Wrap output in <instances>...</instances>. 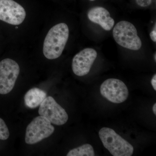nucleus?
Listing matches in <instances>:
<instances>
[{"instance_id": "obj_1", "label": "nucleus", "mask_w": 156, "mask_h": 156, "mask_svg": "<svg viewBox=\"0 0 156 156\" xmlns=\"http://www.w3.org/2000/svg\"><path fill=\"white\" fill-rule=\"evenodd\" d=\"M69 36L67 24L62 23L50 29L45 37L43 45V53L49 59L58 58L65 48Z\"/></svg>"}, {"instance_id": "obj_2", "label": "nucleus", "mask_w": 156, "mask_h": 156, "mask_svg": "<svg viewBox=\"0 0 156 156\" xmlns=\"http://www.w3.org/2000/svg\"><path fill=\"white\" fill-rule=\"evenodd\" d=\"M104 146L114 156H131L134 147L111 128L104 127L98 132Z\"/></svg>"}, {"instance_id": "obj_3", "label": "nucleus", "mask_w": 156, "mask_h": 156, "mask_svg": "<svg viewBox=\"0 0 156 156\" xmlns=\"http://www.w3.org/2000/svg\"><path fill=\"white\" fill-rule=\"evenodd\" d=\"M113 36L118 44L126 49L138 50L141 48L142 42L136 27L128 21L118 23L113 30Z\"/></svg>"}, {"instance_id": "obj_4", "label": "nucleus", "mask_w": 156, "mask_h": 156, "mask_svg": "<svg viewBox=\"0 0 156 156\" xmlns=\"http://www.w3.org/2000/svg\"><path fill=\"white\" fill-rule=\"evenodd\" d=\"M55 128L44 117H36L27 126L25 140L27 144H34L48 138L53 134Z\"/></svg>"}, {"instance_id": "obj_5", "label": "nucleus", "mask_w": 156, "mask_h": 156, "mask_svg": "<svg viewBox=\"0 0 156 156\" xmlns=\"http://www.w3.org/2000/svg\"><path fill=\"white\" fill-rule=\"evenodd\" d=\"M20 71L19 65L13 59L5 58L0 62V94L6 95L12 91Z\"/></svg>"}, {"instance_id": "obj_6", "label": "nucleus", "mask_w": 156, "mask_h": 156, "mask_svg": "<svg viewBox=\"0 0 156 156\" xmlns=\"http://www.w3.org/2000/svg\"><path fill=\"white\" fill-rule=\"evenodd\" d=\"M100 90L103 97L114 103H122L129 95L128 88L124 82L114 78L105 81L101 86Z\"/></svg>"}, {"instance_id": "obj_7", "label": "nucleus", "mask_w": 156, "mask_h": 156, "mask_svg": "<svg viewBox=\"0 0 156 156\" xmlns=\"http://www.w3.org/2000/svg\"><path fill=\"white\" fill-rule=\"evenodd\" d=\"M39 115L44 117L56 126L64 125L68 120V115L64 108L51 96L45 98L39 107Z\"/></svg>"}, {"instance_id": "obj_8", "label": "nucleus", "mask_w": 156, "mask_h": 156, "mask_svg": "<svg viewBox=\"0 0 156 156\" xmlns=\"http://www.w3.org/2000/svg\"><path fill=\"white\" fill-rule=\"evenodd\" d=\"M24 8L13 0H0V20L13 25H18L25 19Z\"/></svg>"}, {"instance_id": "obj_9", "label": "nucleus", "mask_w": 156, "mask_h": 156, "mask_svg": "<svg viewBox=\"0 0 156 156\" xmlns=\"http://www.w3.org/2000/svg\"><path fill=\"white\" fill-rule=\"evenodd\" d=\"M97 56V52L92 48H86L77 53L72 61L74 73L79 76L88 74Z\"/></svg>"}, {"instance_id": "obj_10", "label": "nucleus", "mask_w": 156, "mask_h": 156, "mask_svg": "<svg viewBox=\"0 0 156 156\" xmlns=\"http://www.w3.org/2000/svg\"><path fill=\"white\" fill-rule=\"evenodd\" d=\"M88 18L90 21L97 23L107 31L111 30L115 24V21L111 17L107 10L103 7H95L88 11Z\"/></svg>"}, {"instance_id": "obj_11", "label": "nucleus", "mask_w": 156, "mask_h": 156, "mask_svg": "<svg viewBox=\"0 0 156 156\" xmlns=\"http://www.w3.org/2000/svg\"><path fill=\"white\" fill-rule=\"evenodd\" d=\"M46 96L47 93L44 91L39 88H33L26 93L24 103L29 108H35L41 105Z\"/></svg>"}, {"instance_id": "obj_12", "label": "nucleus", "mask_w": 156, "mask_h": 156, "mask_svg": "<svg viewBox=\"0 0 156 156\" xmlns=\"http://www.w3.org/2000/svg\"><path fill=\"white\" fill-rule=\"evenodd\" d=\"M67 156H94L95 151L92 145L85 144L73 149L68 153Z\"/></svg>"}, {"instance_id": "obj_13", "label": "nucleus", "mask_w": 156, "mask_h": 156, "mask_svg": "<svg viewBox=\"0 0 156 156\" xmlns=\"http://www.w3.org/2000/svg\"><path fill=\"white\" fill-rule=\"evenodd\" d=\"M10 136L9 128L2 119L0 118V140H6Z\"/></svg>"}, {"instance_id": "obj_14", "label": "nucleus", "mask_w": 156, "mask_h": 156, "mask_svg": "<svg viewBox=\"0 0 156 156\" xmlns=\"http://www.w3.org/2000/svg\"><path fill=\"white\" fill-rule=\"evenodd\" d=\"M136 4L142 7L149 6L152 3V0H136Z\"/></svg>"}, {"instance_id": "obj_15", "label": "nucleus", "mask_w": 156, "mask_h": 156, "mask_svg": "<svg viewBox=\"0 0 156 156\" xmlns=\"http://www.w3.org/2000/svg\"><path fill=\"white\" fill-rule=\"evenodd\" d=\"M150 37L152 41H153L156 42V24L154 26V27L153 30L152 31L150 34Z\"/></svg>"}, {"instance_id": "obj_16", "label": "nucleus", "mask_w": 156, "mask_h": 156, "mask_svg": "<svg viewBox=\"0 0 156 156\" xmlns=\"http://www.w3.org/2000/svg\"><path fill=\"white\" fill-rule=\"evenodd\" d=\"M151 83L155 91H156V75L155 74L152 78Z\"/></svg>"}, {"instance_id": "obj_17", "label": "nucleus", "mask_w": 156, "mask_h": 156, "mask_svg": "<svg viewBox=\"0 0 156 156\" xmlns=\"http://www.w3.org/2000/svg\"><path fill=\"white\" fill-rule=\"evenodd\" d=\"M153 111L154 115H156V103H155L153 107Z\"/></svg>"}, {"instance_id": "obj_18", "label": "nucleus", "mask_w": 156, "mask_h": 156, "mask_svg": "<svg viewBox=\"0 0 156 156\" xmlns=\"http://www.w3.org/2000/svg\"><path fill=\"white\" fill-rule=\"evenodd\" d=\"M154 59L155 61L156 62V54L155 53L154 56Z\"/></svg>"}, {"instance_id": "obj_19", "label": "nucleus", "mask_w": 156, "mask_h": 156, "mask_svg": "<svg viewBox=\"0 0 156 156\" xmlns=\"http://www.w3.org/2000/svg\"><path fill=\"white\" fill-rule=\"evenodd\" d=\"M89 1H95V0H89Z\"/></svg>"}]
</instances>
